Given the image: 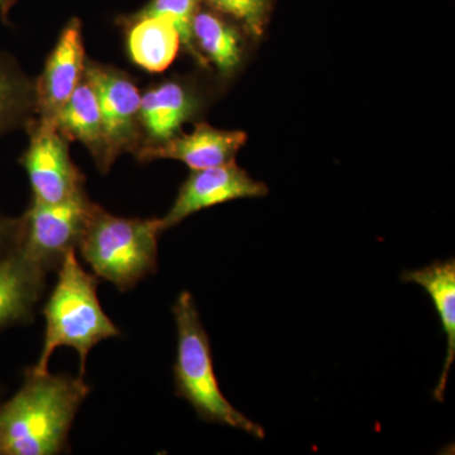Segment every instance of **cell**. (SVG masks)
Returning a JSON list of instances; mask_svg holds the SVG:
<instances>
[{"mask_svg":"<svg viewBox=\"0 0 455 455\" xmlns=\"http://www.w3.org/2000/svg\"><path fill=\"white\" fill-rule=\"evenodd\" d=\"M85 70L82 22L68 23L47 60L44 74L36 85V110L40 121L56 125L66 101L82 82Z\"/></svg>","mask_w":455,"mask_h":455,"instance_id":"9","label":"cell"},{"mask_svg":"<svg viewBox=\"0 0 455 455\" xmlns=\"http://www.w3.org/2000/svg\"><path fill=\"white\" fill-rule=\"evenodd\" d=\"M20 218H9L0 214V254L16 245Z\"/></svg>","mask_w":455,"mask_h":455,"instance_id":"20","label":"cell"},{"mask_svg":"<svg viewBox=\"0 0 455 455\" xmlns=\"http://www.w3.org/2000/svg\"><path fill=\"white\" fill-rule=\"evenodd\" d=\"M172 313L178 328V353L173 364L176 396L187 400L204 421L265 438V429L238 411L221 392L212 363L211 340L193 295L180 293Z\"/></svg>","mask_w":455,"mask_h":455,"instance_id":"3","label":"cell"},{"mask_svg":"<svg viewBox=\"0 0 455 455\" xmlns=\"http://www.w3.org/2000/svg\"><path fill=\"white\" fill-rule=\"evenodd\" d=\"M247 140L239 131L215 130L205 123L197 124L193 133L175 136L158 145H146L137 149L140 161L171 158L181 161L191 170L211 169L235 163V156Z\"/></svg>","mask_w":455,"mask_h":455,"instance_id":"10","label":"cell"},{"mask_svg":"<svg viewBox=\"0 0 455 455\" xmlns=\"http://www.w3.org/2000/svg\"><path fill=\"white\" fill-rule=\"evenodd\" d=\"M196 44L224 75L232 74L242 60V40L239 33L220 17L199 12L193 23Z\"/></svg>","mask_w":455,"mask_h":455,"instance_id":"16","label":"cell"},{"mask_svg":"<svg viewBox=\"0 0 455 455\" xmlns=\"http://www.w3.org/2000/svg\"><path fill=\"white\" fill-rule=\"evenodd\" d=\"M36 110V85L20 73L11 57L0 53V136L28 124Z\"/></svg>","mask_w":455,"mask_h":455,"instance_id":"17","label":"cell"},{"mask_svg":"<svg viewBox=\"0 0 455 455\" xmlns=\"http://www.w3.org/2000/svg\"><path fill=\"white\" fill-rule=\"evenodd\" d=\"M85 196L59 204L32 200L20 218L16 245L47 272L59 268L70 251H76L95 209Z\"/></svg>","mask_w":455,"mask_h":455,"instance_id":"5","label":"cell"},{"mask_svg":"<svg viewBox=\"0 0 455 455\" xmlns=\"http://www.w3.org/2000/svg\"><path fill=\"white\" fill-rule=\"evenodd\" d=\"M267 194L268 188L265 184L251 178L235 163L193 170L180 188L172 208L160 218L161 228L164 232L203 209L236 199L262 197Z\"/></svg>","mask_w":455,"mask_h":455,"instance_id":"8","label":"cell"},{"mask_svg":"<svg viewBox=\"0 0 455 455\" xmlns=\"http://www.w3.org/2000/svg\"><path fill=\"white\" fill-rule=\"evenodd\" d=\"M89 394L83 376L26 368L20 390L0 401V455L65 451L75 416Z\"/></svg>","mask_w":455,"mask_h":455,"instance_id":"1","label":"cell"},{"mask_svg":"<svg viewBox=\"0 0 455 455\" xmlns=\"http://www.w3.org/2000/svg\"><path fill=\"white\" fill-rule=\"evenodd\" d=\"M29 146L22 164L32 188V200L59 204L82 196L85 178L68 155V140L50 123H28Z\"/></svg>","mask_w":455,"mask_h":455,"instance_id":"7","label":"cell"},{"mask_svg":"<svg viewBox=\"0 0 455 455\" xmlns=\"http://www.w3.org/2000/svg\"><path fill=\"white\" fill-rule=\"evenodd\" d=\"M180 36L164 18L133 20L128 33V51L134 64L148 73H163L178 56Z\"/></svg>","mask_w":455,"mask_h":455,"instance_id":"15","label":"cell"},{"mask_svg":"<svg viewBox=\"0 0 455 455\" xmlns=\"http://www.w3.org/2000/svg\"><path fill=\"white\" fill-rule=\"evenodd\" d=\"M209 3L224 13L242 20L254 37L262 35L269 0H208Z\"/></svg>","mask_w":455,"mask_h":455,"instance_id":"19","label":"cell"},{"mask_svg":"<svg viewBox=\"0 0 455 455\" xmlns=\"http://www.w3.org/2000/svg\"><path fill=\"white\" fill-rule=\"evenodd\" d=\"M47 274L17 245L0 254V333L35 317Z\"/></svg>","mask_w":455,"mask_h":455,"instance_id":"11","label":"cell"},{"mask_svg":"<svg viewBox=\"0 0 455 455\" xmlns=\"http://www.w3.org/2000/svg\"><path fill=\"white\" fill-rule=\"evenodd\" d=\"M197 0H152L143 11H140L133 20L140 18H164L175 27L179 32L180 41L190 55L196 57L200 64H206V60L196 50L194 41L193 23L196 14Z\"/></svg>","mask_w":455,"mask_h":455,"instance_id":"18","label":"cell"},{"mask_svg":"<svg viewBox=\"0 0 455 455\" xmlns=\"http://www.w3.org/2000/svg\"><path fill=\"white\" fill-rule=\"evenodd\" d=\"M163 232L157 218L116 217L97 205L77 248L95 276L125 292L157 268Z\"/></svg>","mask_w":455,"mask_h":455,"instance_id":"4","label":"cell"},{"mask_svg":"<svg viewBox=\"0 0 455 455\" xmlns=\"http://www.w3.org/2000/svg\"><path fill=\"white\" fill-rule=\"evenodd\" d=\"M401 280L423 287L430 296L442 322L443 331L447 335V357L438 385L434 390V397L442 403L455 359V259L435 260L427 267L403 272Z\"/></svg>","mask_w":455,"mask_h":455,"instance_id":"13","label":"cell"},{"mask_svg":"<svg viewBox=\"0 0 455 455\" xmlns=\"http://www.w3.org/2000/svg\"><path fill=\"white\" fill-rule=\"evenodd\" d=\"M56 128L68 140H79L92 152L99 169L103 167L104 140L100 109L92 84L82 82L66 101L56 119Z\"/></svg>","mask_w":455,"mask_h":455,"instance_id":"14","label":"cell"},{"mask_svg":"<svg viewBox=\"0 0 455 455\" xmlns=\"http://www.w3.org/2000/svg\"><path fill=\"white\" fill-rule=\"evenodd\" d=\"M57 269L55 289L42 311L46 319L44 346L32 368L47 372L51 355L60 347H68L79 353L80 376H84L90 349L119 337L121 331L99 302L98 277L83 268L75 250L66 254Z\"/></svg>","mask_w":455,"mask_h":455,"instance_id":"2","label":"cell"},{"mask_svg":"<svg viewBox=\"0 0 455 455\" xmlns=\"http://www.w3.org/2000/svg\"><path fill=\"white\" fill-rule=\"evenodd\" d=\"M84 77L94 88L100 109L104 140L101 172H107L123 152L139 149L142 139L140 119L142 97L127 75L109 66L88 62Z\"/></svg>","mask_w":455,"mask_h":455,"instance_id":"6","label":"cell"},{"mask_svg":"<svg viewBox=\"0 0 455 455\" xmlns=\"http://www.w3.org/2000/svg\"><path fill=\"white\" fill-rule=\"evenodd\" d=\"M199 99L184 84L164 82L140 98V119L149 145H158L178 136L185 122L196 116Z\"/></svg>","mask_w":455,"mask_h":455,"instance_id":"12","label":"cell"},{"mask_svg":"<svg viewBox=\"0 0 455 455\" xmlns=\"http://www.w3.org/2000/svg\"><path fill=\"white\" fill-rule=\"evenodd\" d=\"M13 4L14 0H0V14H2L4 22H8V14Z\"/></svg>","mask_w":455,"mask_h":455,"instance_id":"21","label":"cell"}]
</instances>
